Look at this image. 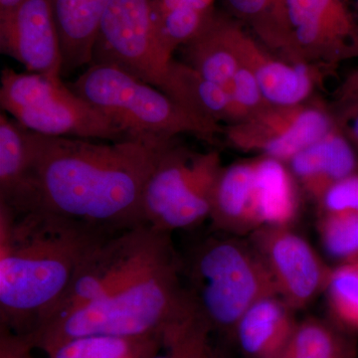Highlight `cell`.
Instances as JSON below:
<instances>
[{
  "label": "cell",
  "mask_w": 358,
  "mask_h": 358,
  "mask_svg": "<svg viewBox=\"0 0 358 358\" xmlns=\"http://www.w3.org/2000/svg\"><path fill=\"white\" fill-rule=\"evenodd\" d=\"M29 133L42 208L106 230L145 224V185L178 138L110 141Z\"/></svg>",
  "instance_id": "obj_1"
},
{
  "label": "cell",
  "mask_w": 358,
  "mask_h": 358,
  "mask_svg": "<svg viewBox=\"0 0 358 358\" xmlns=\"http://www.w3.org/2000/svg\"><path fill=\"white\" fill-rule=\"evenodd\" d=\"M110 231L42 207L0 204V327L26 336L46 324L78 266Z\"/></svg>",
  "instance_id": "obj_2"
},
{
  "label": "cell",
  "mask_w": 358,
  "mask_h": 358,
  "mask_svg": "<svg viewBox=\"0 0 358 358\" xmlns=\"http://www.w3.org/2000/svg\"><path fill=\"white\" fill-rule=\"evenodd\" d=\"M193 306L180 275V255L152 274L114 294L56 317L29 336L33 350L48 352L84 336L138 338L159 336Z\"/></svg>",
  "instance_id": "obj_3"
},
{
  "label": "cell",
  "mask_w": 358,
  "mask_h": 358,
  "mask_svg": "<svg viewBox=\"0 0 358 358\" xmlns=\"http://www.w3.org/2000/svg\"><path fill=\"white\" fill-rule=\"evenodd\" d=\"M180 255L181 281L212 331L232 338L242 315L257 301L279 296L249 240L218 232Z\"/></svg>",
  "instance_id": "obj_4"
},
{
  "label": "cell",
  "mask_w": 358,
  "mask_h": 358,
  "mask_svg": "<svg viewBox=\"0 0 358 358\" xmlns=\"http://www.w3.org/2000/svg\"><path fill=\"white\" fill-rule=\"evenodd\" d=\"M70 88L129 138L171 140L192 134L213 145L224 127L192 114L152 85L117 66L92 63Z\"/></svg>",
  "instance_id": "obj_5"
},
{
  "label": "cell",
  "mask_w": 358,
  "mask_h": 358,
  "mask_svg": "<svg viewBox=\"0 0 358 358\" xmlns=\"http://www.w3.org/2000/svg\"><path fill=\"white\" fill-rule=\"evenodd\" d=\"M171 235L147 224L103 235L78 266L69 288L47 322L117 293L178 261L179 252Z\"/></svg>",
  "instance_id": "obj_6"
},
{
  "label": "cell",
  "mask_w": 358,
  "mask_h": 358,
  "mask_svg": "<svg viewBox=\"0 0 358 358\" xmlns=\"http://www.w3.org/2000/svg\"><path fill=\"white\" fill-rule=\"evenodd\" d=\"M0 106L21 126L42 136L110 141L131 138L77 95L62 78L4 68Z\"/></svg>",
  "instance_id": "obj_7"
},
{
  "label": "cell",
  "mask_w": 358,
  "mask_h": 358,
  "mask_svg": "<svg viewBox=\"0 0 358 358\" xmlns=\"http://www.w3.org/2000/svg\"><path fill=\"white\" fill-rule=\"evenodd\" d=\"M223 166L218 150L199 152L174 140L160 155L145 185L143 223L173 234L209 220Z\"/></svg>",
  "instance_id": "obj_8"
},
{
  "label": "cell",
  "mask_w": 358,
  "mask_h": 358,
  "mask_svg": "<svg viewBox=\"0 0 358 358\" xmlns=\"http://www.w3.org/2000/svg\"><path fill=\"white\" fill-rule=\"evenodd\" d=\"M92 63L117 66L178 102L183 63L160 42L150 0H110Z\"/></svg>",
  "instance_id": "obj_9"
},
{
  "label": "cell",
  "mask_w": 358,
  "mask_h": 358,
  "mask_svg": "<svg viewBox=\"0 0 358 358\" xmlns=\"http://www.w3.org/2000/svg\"><path fill=\"white\" fill-rule=\"evenodd\" d=\"M275 53L334 74L358 60V14L350 0H281Z\"/></svg>",
  "instance_id": "obj_10"
},
{
  "label": "cell",
  "mask_w": 358,
  "mask_h": 358,
  "mask_svg": "<svg viewBox=\"0 0 358 358\" xmlns=\"http://www.w3.org/2000/svg\"><path fill=\"white\" fill-rule=\"evenodd\" d=\"M334 128L331 106L313 98L299 105L268 106L249 119L224 127L223 136L231 148L288 164Z\"/></svg>",
  "instance_id": "obj_11"
},
{
  "label": "cell",
  "mask_w": 358,
  "mask_h": 358,
  "mask_svg": "<svg viewBox=\"0 0 358 358\" xmlns=\"http://www.w3.org/2000/svg\"><path fill=\"white\" fill-rule=\"evenodd\" d=\"M248 240L262 258L278 294L296 312L324 293L333 268L291 226H263Z\"/></svg>",
  "instance_id": "obj_12"
},
{
  "label": "cell",
  "mask_w": 358,
  "mask_h": 358,
  "mask_svg": "<svg viewBox=\"0 0 358 358\" xmlns=\"http://www.w3.org/2000/svg\"><path fill=\"white\" fill-rule=\"evenodd\" d=\"M0 50L26 72L62 78L63 59L53 0H24L0 15Z\"/></svg>",
  "instance_id": "obj_13"
},
{
  "label": "cell",
  "mask_w": 358,
  "mask_h": 358,
  "mask_svg": "<svg viewBox=\"0 0 358 358\" xmlns=\"http://www.w3.org/2000/svg\"><path fill=\"white\" fill-rule=\"evenodd\" d=\"M234 42L242 64L251 71L271 105L294 106L308 102L313 99L324 77L331 75L315 66L292 64L278 57L251 36L238 20Z\"/></svg>",
  "instance_id": "obj_14"
},
{
  "label": "cell",
  "mask_w": 358,
  "mask_h": 358,
  "mask_svg": "<svg viewBox=\"0 0 358 358\" xmlns=\"http://www.w3.org/2000/svg\"><path fill=\"white\" fill-rule=\"evenodd\" d=\"M209 221L216 232L249 235L262 227L255 159L223 166L212 196Z\"/></svg>",
  "instance_id": "obj_15"
},
{
  "label": "cell",
  "mask_w": 358,
  "mask_h": 358,
  "mask_svg": "<svg viewBox=\"0 0 358 358\" xmlns=\"http://www.w3.org/2000/svg\"><path fill=\"white\" fill-rule=\"evenodd\" d=\"M0 204L16 212L41 207L29 131L3 110L0 114Z\"/></svg>",
  "instance_id": "obj_16"
},
{
  "label": "cell",
  "mask_w": 358,
  "mask_h": 358,
  "mask_svg": "<svg viewBox=\"0 0 358 358\" xmlns=\"http://www.w3.org/2000/svg\"><path fill=\"white\" fill-rule=\"evenodd\" d=\"M287 164L301 189L317 202L334 183L358 171V157L357 150L336 124L333 131L294 155Z\"/></svg>",
  "instance_id": "obj_17"
},
{
  "label": "cell",
  "mask_w": 358,
  "mask_h": 358,
  "mask_svg": "<svg viewBox=\"0 0 358 358\" xmlns=\"http://www.w3.org/2000/svg\"><path fill=\"white\" fill-rule=\"evenodd\" d=\"M237 20L216 9L201 30L181 47L183 62L230 94L231 84L242 65L234 42Z\"/></svg>",
  "instance_id": "obj_18"
},
{
  "label": "cell",
  "mask_w": 358,
  "mask_h": 358,
  "mask_svg": "<svg viewBox=\"0 0 358 358\" xmlns=\"http://www.w3.org/2000/svg\"><path fill=\"white\" fill-rule=\"evenodd\" d=\"M281 296L257 301L242 315L232 339L246 358H275L291 338L298 320Z\"/></svg>",
  "instance_id": "obj_19"
},
{
  "label": "cell",
  "mask_w": 358,
  "mask_h": 358,
  "mask_svg": "<svg viewBox=\"0 0 358 358\" xmlns=\"http://www.w3.org/2000/svg\"><path fill=\"white\" fill-rule=\"evenodd\" d=\"M110 0H53L63 75L92 64L101 22Z\"/></svg>",
  "instance_id": "obj_20"
},
{
  "label": "cell",
  "mask_w": 358,
  "mask_h": 358,
  "mask_svg": "<svg viewBox=\"0 0 358 358\" xmlns=\"http://www.w3.org/2000/svg\"><path fill=\"white\" fill-rule=\"evenodd\" d=\"M257 189L263 226H291L300 214V185L288 164L255 157ZM262 226V227H263Z\"/></svg>",
  "instance_id": "obj_21"
},
{
  "label": "cell",
  "mask_w": 358,
  "mask_h": 358,
  "mask_svg": "<svg viewBox=\"0 0 358 358\" xmlns=\"http://www.w3.org/2000/svg\"><path fill=\"white\" fill-rule=\"evenodd\" d=\"M216 0H150L155 31L164 48L174 52L190 41L216 10Z\"/></svg>",
  "instance_id": "obj_22"
},
{
  "label": "cell",
  "mask_w": 358,
  "mask_h": 358,
  "mask_svg": "<svg viewBox=\"0 0 358 358\" xmlns=\"http://www.w3.org/2000/svg\"><path fill=\"white\" fill-rule=\"evenodd\" d=\"M275 358H357L353 334L331 320L307 317L296 324L291 338Z\"/></svg>",
  "instance_id": "obj_23"
},
{
  "label": "cell",
  "mask_w": 358,
  "mask_h": 358,
  "mask_svg": "<svg viewBox=\"0 0 358 358\" xmlns=\"http://www.w3.org/2000/svg\"><path fill=\"white\" fill-rule=\"evenodd\" d=\"M212 329L193 308L162 331L160 350L166 358H225L212 345Z\"/></svg>",
  "instance_id": "obj_24"
},
{
  "label": "cell",
  "mask_w": 358,
  "mask_h": 358,
  "mask_svg": "<svg viewBox=\"0 0 358 358\" xmlns=\"http://www.w3.org/2000/svg\"><path fill=\"white\" fill-rule=\"evenodd\" d=\"M324 293L329 320L346 333L358 334V261L333 268Z\"/></svg>",
  "instance_id": "obj_25"
},
{
  "label": "cell",
  "mask_w": 358,
  "mask_h": 358,
  "mask_svg": "<svg viewBox=\"0 0 358 358\" xmlns=\"http://www.w3.org/2000/svg\"><path fill=\"white\" fill-rule=\"evenodd\" d=\"M160 336L138 338L84 336L65 341L47 355L48 358H131L157 343Z\"/></svg>",
  "instance_id": "obj_26"
},
{
  "label": "cell",
  "mask_w": 358,
  "mask_h": 358,
  "mask_svg": "<svg viewBox=\"0 0 358 358\" xmlns=\"http://www.w3.org/2000/svg\"><path fill=\"white\" fill-rule=\"evenodd\" d=\"M225 13L246 25L273 53L279 39L281 0H221Z\"/></svg>",
  "instance_id": "obj_27"
},
{
  "label": "cell",
  "mask_w": 358,
  "mask_h": 358,
  "mask_svg": "<svg viewBox=\"0 0 358 358\" xmlns=\"http://www.w3.org/2000/svg\"><path fill=\"white\" fill-rule=\"evenodd\" d=\"M317 232L327 254L339 264L358 259V212L320 214Z\"/></svg>",
  "instance_id": "obj_28"
},
{
  "label": "cell",
  "mask_w": 358,
  "mask_h": 358,
  "mask_svg": "<svg viewBox=\"0 0 358 358\" xmlns=\"http://www.w3.org/2000/svg\"><path fill=\"white\" fill-rule=\"evenodd\" d=\"M230 96L236 110L237 122L249 119L271 106L256 78L243 64L240 66L231 84Z\"/></svg>",
  "instance_id": "obj_29"
},
{
  "label": "cell",
  "mask_w": 358,
  "mask_h": 358,
  "mask_svg": "<svg viewBox=\"0 0 358 358\" xmlns=\"http://www.w3.org/2000/svg\"><path fill=\"white\" fill-rule=\"evenodd\" d=\"M317 203L320 214L358 212V171L334 183Z\"/></svg>",
  "instance_id": "obj_30"
},
{
  "label": "cell",
  "mask_w": 358,
  "mask_h": 358,
  "mask_svg": "<svg viewBox=\"0 0 358 358\" xmlns=\"http://www.w3.org/2000/svg\"><path fill=\"white\" fill-rule=\"evenodd\" d=\"M331 109L336 127L358 152V101L336 99Z\"/></svg>",
  "instance_id": "obj_31"
},
{
  "label": "cell",
  "mask_w": 358,
  "mask_h": 358,
  "mask_svg": "<svg viewBox=\"0 0 358 358\" xmlns=\"http://www.w3.org/2000/svg\"><path fill=\"white\" fill-rule=\"evenodd\" d=\"M32 350L23 336L0 327V358H34Z\"/></svg>",
  "instance_id": "obj_32"
},
{
  "label": "cell",
  "mask_w": 358,
  "mask_h": 358,
  "mask_svg": "<svg viewBox=\"0 0 358 358\" xmlns=\"http://www.w3.org/2000/svg\"><path fill=\"white\" fill-rule=\"evenodd\" d=\"M336 99L358 101V67L346 75L336 91Z\"/></svg>",
  "instance_id": "obj_33"
},
{
  "label": "cell",
  "mask_w": 358,
  "mask_h": 358,
  "mask_svg": "<svg viewBox=\"0 0 358 358\" xmlns=\"http://www.w3.org/2000/svg\"><path fill=\"white\" fill-rule=\"evenodd\" d=\"M24 0H0V15L14 10Z\"/></svg>",
  "instance_id": "obj_34"
},
{
  "label": "cell",
  "mask_w": 358,
  "mask_h": 358,
  "mask_svg": "<svg viewBox=\"0 0 358 358\" xmlns=\"http://www.w3.org/2000/svg\"><path fill=\"white\" fill-rule=\"evenodd\" d=\"M159 346L160 339L157 343H155V345L150 346L147 350H143V352L138 353V355H134V357L131 358H150L155 352H157V350H159Z\"/></svg>",
  "instance_id": "obj_35"
},
{
  "label": "cell",
  "mask_w": 358,
  "mask_h": 358,
  "mask_svg": "<svg viewBox=\"0 0 358 358\" xmlns=\"http://www.w3.org/2000/svg\"><path fill=\"white\" fill-rule=\"evenodd\" d=\"M353 6H355V10H357V13L358 14V0H353Z\"/></svg>",
  "instance_id": "obj_36"
},
{
  "label": "cell",
  "mask_w": 358,
  "mask_h": 358,
  "mask_svg": "<svg viewBox=\"0 0 358 358\" xmlns=\"http://www.w3.org/2000/svg\"><path fill=\"white\" fill-rule=\"evenodd\" d=\"M355 261H358V259H357V260H355Z\"/></svg>",
  "instance_id": "obj_37"
}]
</instances>
